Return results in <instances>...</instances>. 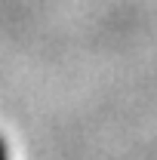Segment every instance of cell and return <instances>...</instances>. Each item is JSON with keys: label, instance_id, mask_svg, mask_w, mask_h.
Masks as SVG:
<instances>
[{"label": "cell", "instance_id": "cell-1", "mask_svg": "<svg viewBox=\"0 0 157 160\" xmlns=\"http://www.w3.org/2000/svg\"><path fill=\"white\" fill-rule=\"evenodd\" d=\"M0 160H9V151H6V142H3V136H0Z\"/></svg>", "mask_w": 157, "mask_h": 160}]
</instances>
